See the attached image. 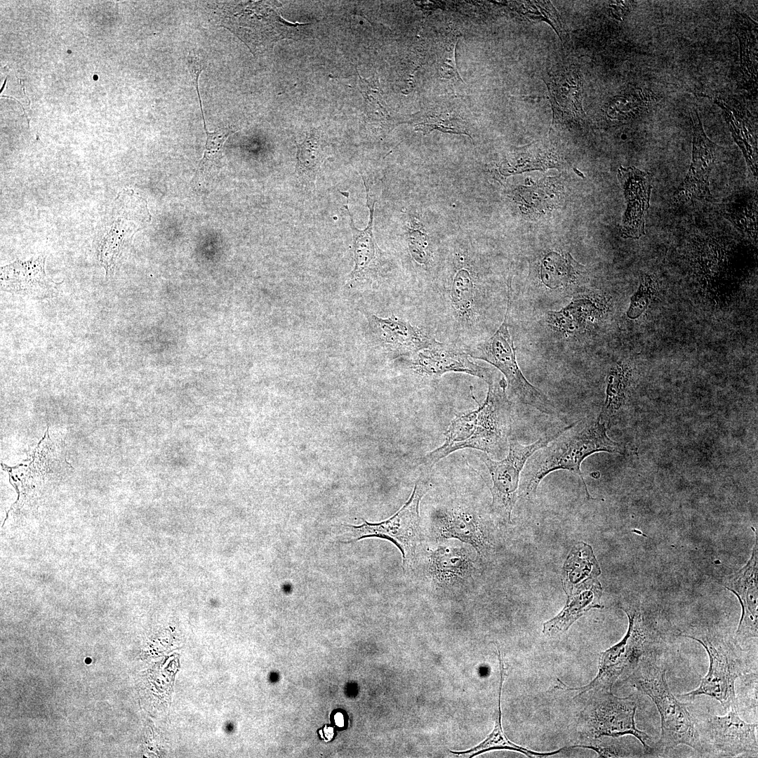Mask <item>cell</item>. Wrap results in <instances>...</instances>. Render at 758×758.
<instances>
[{
    "instance_id": "1",
    "label": "cell",
    "mask_w": 758,
    "mask_h": 758,
    "mask_svg": "<svg viewBox=\"0 0 758 758\" xmlns=\"http://www.w3.org/2000/svg\"><path fill=\"white\" fill-rule=\"evenodd\" d=\"M488 384L486 399L477 409L454 418L444 433L442 445L416 460V466L432 467L456 451L474 448L496 458L504 456L512 430L511 403L505 378Z\"/></svg>"
},
{
    "instance_id": "2",
    "label": "cell",
    "mask_w": 758,
    "mask_h": 758,
    "mask_svg": "<svg viewBox=\"0 0 758 758\" xmlns=\"http://www.w3.org/2000/svg\"><path fill=\"white\" fill-rule=\"evenodd\" d=\"M606 430V425L598 418H585L573 423L569 429L528 458L523 470L520 496L533 499L539 484L547 474L565 470L580 477L587 498H592L580 470L582 463L597 452L621 453L620 445L608 437Z\"/></svg>"
},
{
    "instance_id": "3",
    "label": "cell",
    "mask_w": 758,
    "mask_h": 758,
    "mask_svg": "<svg viewBox=\"0 0 758 758\" xmlns=\"http://www.w3.org/2000/svg\"><path fill=\"white\" fill-rule=\"evenodd\" d=\"M633 686L649 696L661 718V733L653 754H663L679 745H687L703 756L695 717L686 704L672 693L666 678V668L656 651L644 656L631 676Z\"/></svg>"
},
{
    "instance_id": "4",
    "label": "cell",
    "mask_w": 758,
    "mask_h": 758,
    "mask_svg": "<svg viewBox=\"0 0 758 758\" xmlns=\"http://www.w3.org/2000/svg\"><path fill=\"white\" fill-rule=\"evenodd\" d=\"M629 619L627 631L617 644L600 655L598 672L587 685L571 688L559 679V689L567 691H611L615 682L623 674L633 671L646 655L656 651V635L636 608L622 607Z\"/></svg>"
},
{
    "instance_id": "5",
    "label": "cell",
    "mask_w": 758,
    "mask_h": 758,
    "mask_svg": "<svg viewBox=\"0 0 758 758\" xmlns=\"http://www.w3.org/2000/svg\"><path fill=\"white\" fill-rule=\"evenodd\" d=\"M700 643L709 657V669L694 690L679 694L681 698L693 700L698 696L705 695L718 700L729 711L738 708L735 684L740 677L747 672L743 652L736 644V640H728L714 635L682 634Z\"/></svg>"
},
{
    "instance_id": "6",
    "label": "cell",
    "mask_w": 758,
    "mask_h": 758,
    "mask_svg": "<svg viewBox=\"0 0 758 758\" xmlns=\"http://www.w3.org/2000/svg\"><path fill=\"white\" fill-rule=\"evenodd\" d=\"M510 305V286L504 320L495 333L479 343L467 354L493 365L505 376L510 395L519 402L530 406L541 413L557 415V410L550 399L524 377L516 359V348L508 328Z\"/></svg>"
},
{
    "instance_id": "7",
    "label": "cell",
    "mask_w": 758,
    "mask_h": 758,
    "mask_svg": "<svg viewBox=\"0 0 758 758\" xmlns=\"http://www.w3.org/2000/svg\"><path fill=\"white\" fill-rule=\"evenodd\" d=\"M573 425V423L560 429H552L528 445H521L516 439H510L508 453L501 460H493L484 452L479 453L492 481L490 487L491 510L500 520L511 523L512 512L518 496L520 475L528 458Z\"/></svg>"
},
{
    "instance_id": "8",
    "label": "cell",
    "mask_w": 758,
    "mask_h": 758,
    "mask_svg": "<svg viewBox=\"0 0 758 758\" xmlns=\"http://www.w3.org/2000/svg\"><path fill=\"white\" fill-rule=\"evenodd\" d=\"M430 487L426 478H420L415 483L408 500L391 517L379 523L364 520L361 525L349 526L353 536L350 541L373 537L389 540L400 550L404 570L411 567L420 543V502Z\"/></svg>"
},
{
    "instance_id": "9",
    "label": "cell",
    "mask_w": 758,
    "mask_h": 758,
    "mask_svg": "<svg viewBox=\"0 0 758 758\" xmlns=\"http://www.w3.org/2000/svg\"><path fill=\"white\" fill-rule=\"evenodd\" d=\"M738 710H730L724 716L703 714L695 717L703 756L757 757V724L743 721Z\"/></svg>"
},
{
    "instance_id": "10",
    "label": "cell",
    "mask_w": 758,
    "mask_h": 758,
    "mask_svg": "<svg viewBox=\"0 0 758 758\" xmlns=\"http://www.w3.org/2000/svg\"><path fill=\"white\" fill-rule=\"evenodd\" d=\"M594 693L597 696L587 710V736L594 739L632 735L639 740L645 754H653V747L647 743L651 741V738L636 726L637 696L618 697L611 691Z\"/></svg>"
},
{
    "instance_id": "11",
    "label": "cell",
    "mask_w": 758,
    "mask_h": 758,
    "mask_svg": "<svg viewBox=\"0 0 758 758\" xmlns=\"http://www.w3.org/2000/svg\"><path fill=\"white\" fill-rule=\"evenodd\" d=\"M691 114L693 131L692 161L683 182L674 193L676 203L710 197L709 177L719 149L705 133L697 110H692Z\"/></svg>"
},
{
    "instance_id": "12",
    "label": "cell",
    "mask_w": 758,
    "mask_h": 758,
    "mask_svg": "<svg viewBox=\"0 0 758 758\" xmlns=\"http://www.w3.org/2000/svg\"><path fill=\"white\" fill-rule=\"evenodd\" d=\"M433 523L437 540L458 539L472 546L480 556L491 548L481 518L470 505L458 502L442 507L434 512Z\"/></svg>"
},
{
    "instance_id": "13",
    "label": "cell",
    "mask_w": 758,
    "mask_h": 758,
    "mask_svg": "<svg viewBox=\"0 0 758 758\" xmlns=\"http://www.w3.org/2000/svg\"><path fill=\"white\" fill-rule=\"evenodd\" d=\"M407 357L409 358V368L422 376L438 378L446 373L458 372L478 377L486 383L496 378L495 372L473 362L467 352L442 343L420 350Z\"/></svg>"
},
{
    "instance_id": "14",
    "label": "cell",
    "mask_w": 758,
    "mask_h": 758,
    "mask_svg": "<svg viewBox=\"0 0 758 758\" xmlns=\"http://www.w3.org/2000/svg\"><path fill=\"white\" fill-rule=\"evenodd\" d=\"M368 320L375 340L393 357H408L440 343L421 328L394 314L387 318L369 314Z\"/></svg>"
},
{
    "instance_id": "15",
    "label": "cell",
    "mask_w": 758,
    "mask_h": 758,
    "mask_svg": "<svg viewBox=\"0 0 758 758\" xmlns=\"http://www.w3.org/2000/svg\"><path fill=\"white\" fill-rule=\"evenodd\" d=\"M361 176L366 188V206L369 211L368 221L365 229L359 230L355 227L348 207V192H340L347 200L344 207L350 216V226L352 234L354 267L349 275L350 285L369 280L377 273L381 264V251L373 234V215L376 200L372 195L364 175L361 174Z\"/></svg>"
},
{
    "instance_id": "16",
    "label": "cell",
    "mask_w": 758,
    "mask_h": 758,
    "mask_svg": "<svg viewBox=\"0 0 758 758\" xmlns=\"http://www.w3.org/2000/svg\"><path fill=\"white\" fill-rule=\"evenodd\" d=\"M553 111V124L578 122L585 116L583 77L578 69L566 67L548 73L544 79Z\"/></svg>"
},
{
    "instance_id": "17",
    "label": "cell",
    "mask_w": 758,
    "mask_h": 758,
    "mask_svg": "<svg viewBox=\"0 0 758 758\" xmlns=\"http://www.w3.org/2000/svg\"><path fill=\"white\" fill-rule=\"evenodd\" d=\"M618 179L627 201L621 234L624 238L638 239L645 234V218L653 188L651 178L634 167H620Z\"/></svg>"
},
{
    "instance_id": "18",
    "label": "cell",
    "mask_w": 758,
    "mask_h": 758,
    "mask_svg": "<svg viewBox=\"0 0 758 758\" xmlns=\"http://www.w3.org/2000/svg\"><path fill=\"white\" fill-rule=\"evenodd\" d=\"M475 560L465 547L441 545L429 555L427 573L437 587L459 586L476 571Z\"/></svg>"
},
{
    "instance_id": "19",
    "label": "cell",
    "mask_w": 758,
    "mask_h": 758,
    "mask_svg": "<svg viewBox=\"0 0 758 758\" xmlns=\"http://www.w3.org/2000/svg\"><path fill=\"white\" fill-rule=\"evenodd\" d=\"M45 258L16 260L1 270V287L10 293L40 298L53 295L55 283L45 272Z\"/></svg>"
},
{
    "instance_id": "20",
    "label": "cell",
    "mask_w": 758,
    "mask_h": 758,
    "mask_svg": "<svg viewBox=\"0 0 758 758\" xmlns=\"http://www.w3.org/2000/svg\"><path fill=\"white\" fill-rule=\"evenodd\" d=\"M477 277L472 267L459 260L453 274L446 283L444 295L454 320L463 327L472 326L477 318L478 307Z\"/></svg>"
},
{
    "instance_id": "21",
    "label": "cell",
    "mask_w": 758,
    "mask_h": 758,
    "mask_svg": "<svg viewBox=\"0 0 758 758\" xmlns=\"http://www.w3.org/2000/svg\"><path fill=\"white\" fill-rule=\"evenodd\" d=\"M600 568L591 547L583 542L572 549L564 566L563 583L567 595L599 584Z\"/></svg>"
},
{
    "instance_id": "22",
    "label": "cell",
    "mask_w": 758,
    "mask_h": 758,
    "mask_svg": "<svg viewBox=\"0 0 758 758\" xmlns=\"http://www.w3.org/2000/svg\"><path fill=\"white\" fill-rule=\"evenodd\" d=\"M600 584L568 595L566 603L555 617L543 624V632L547 636H556L566 630L582 616L593 608H601Z\"/></svg>"
},
{
    "instance_id": "23",
    "label": "cell",
    "mask_w": 758,
    "mask_h": 758,
    "mask_svg": "<svg viewBox=\"0 0 758 758\" xmlns=\"http://www.w3.org/2000/svg\"><path fill=\"white\" fill-rule=\"evenodd\" d=\"M498 656L499 664H500V679L499 692H498V714H497V717H496V722H495V726H494L493 730L492 731V732L488 735V736L483 742H481V743H479L478 745L475 746L474 747L471 748V749H470L468 750H466V751H462V752L451 751V752L453 753V754H460H460H470V757H474L475 755H477V754H481L483 752H485L486 751H489V750H514V751H517V752H519L520 753H522V754H525L526 757H530V758H534V757L542 758V757H549L550 755H554L556 754H558L563 749H565L566 747H562V748H561V749H559L558 750H555L554 752H534V751L528 750V749H527V748H526L524 747L512 743V741H510L507 738V737L505 734V733H504V731L503 730V726H502V723H501V692H502V686H503V678H504V666H503V659H502V656H501V653H500V651H498Z\"/></svg>"
},
{
    "instance_id": "24",
    "label": "cell",
    "mask_w": 758,
    "mask_h": 758,
    "mask_svg": "<svg viewBox=\"0 0 758 758\" xmlns=\"http://www.w3.org/2000/svg\"><path fill=\"white\" fill-rule=\"evenodd\" d=\"M583 272L584 267L569 253L561 255L550 252L542 260L540 274L542 282L554 289L574 283Z\"/></svg>"
},
{
    "instance_id": "25",
    "label": "cell",
    "mask_w": 758,
    "mask_h": 758,
    "mask_svg": "<svg viewBox=\"0 0 758 758\" xmlns=\"http://www.w3.org/2000/svg\"><path fill=\"white\" fill-rule=\"evenodd\" d=\"M631 377V368L625 363L618 362L613 366L607 375L606 401L598 419L600 422L611 421L624 404Z\"/></svg>"
},
{
    "instance_id": "26",
    "label": "cell",
    "mask_w": 758,
    "mask_h": 758,
    "mask_svg": "<svg viewBox=\"0 0 758 758\" xmlns=\"http://www.w3.org/2000/svg\"><path fill=\"white\" fill-rule=\"evenodd\" d=\"M296 147L295 173L299 178L314 184L325 158L319 131L314 128L307 132L304 141L296 144Z\"/></svg>"
},
{
    "instance_id": "27",
    "label": "cell",
    "mask_w": 758,
    "mask_h": 758,
    "mask_svg": "<svg viewBox=\"0 0 758 758\" xmlns=\"http://www.w3.org/2000/svg\"><path fill=\"white\" fill-rule=\"evenodd\" d=\"M359 89L364 97L365 112L372 121L382 126L394 125V119L385 102L378 80L375 77L369 79H363L358 73Z\"/></svg>"
},
{
    "instance_id": "28",
    "label": "cell",
    "mask_w": 758,
    "mask_h": 758,
    "mask_svg": "<svg viewBox=\"0 0 758 758\" xmlns=\"http://www.w3.org/2000/svg\"><path fill=\"white\" fill-rule=\"evenodd\" d=\"M415 130L427 135L433 131L459 135L470 138L467 124L457 114L448 112H430L413 121Z\"/></svg>"
},
{
    "instance_id": "29",
    "label": "cell",
    "mask_w": 758,
    "mask_h": 758,
    "mask_svg": "<svg viewBox=\"0 0 758 758\" xmlns=\"http://www.w3.org/2000/svg\"><path fill=\"white\" fill-rule=\"evenodd\" d=\"M406 239L414 261L424 267L430 266L433 261L432 244L425 226L418 217L409 218Z\"/></svg>"
},
{
    "instance_id": "30",
    "label": "cell",
    "mask_w": 758,
    "mask_h": 758,
    "mask_svg": "<svg viewBox=\"0 0 758 758\" xmlns=\"http://www.w3.org/2000/svg\"><path fill=\"white\" fill-rule=\"evenodd\" d=\"M200 107L207 138L204 157L201 159L197 171V175H199V181L206 176L208 168L211 166L214 161L220 157L225 142L233 133V131L230 128H220L214 132L208 131L206 128L205 119L201 105H200Z\"/></svg>"
},
{
    "instance_id": "31",
    "label": "cell",
    "mask_w": 758,
    "mask_h": 758,
    "mask_svg": "<svg viewBox=\"0 0 758 758\" xmlns=\"http://www.w3.org/2000/svg\"><path fill=\"white\" fill-rule=\"evenodd\" d=\"M659 290L657 279L653 274L641 276L637 291L632 295L627 316L631 319L638 318L654 300Z\"/></svg>"
},
{
    "instance_id": "32",
    "label": "cell",
    "mask_w": 758,
    "mask_h": 758,
    "mask_svg": "<svg viewBox=\"0 0 758 758\" xmlns=\"http://www.w3.org/2000/svg\"><path fill=\"white\" fill-rule=\"evenodd\" d=\"M524 7V13L533 19L547 21L561 37L564 29L557 11L550 1H529Z\"/></svg>"
},
{
    "instance_id": "33",
    "label": "cell",
    "mask_w": 758,
    "mask_h": 758,
    "mask_svg": "<svg viewBox=\"0 0 758 758\" xmlns=\"http://www.w3.org/2000/svg\"><path fill=\"white\" fill-rule=\"evenodd\" d=\"M458 38L453 39V42L448 46L437 60L438 72L444 79H453L463 82L456 66V48Z\"/></svg>"
},
{
    "instance_id": "34",
    "label": "cell",
    "mask_w": 758,
    "mask_h": 758,
    "mask_svg": "<svg viewBox=\"0 0 758 758\" xmlns=\"http://www.w3.org/2000/svg\"><path fill=\"white\" fill-rule=\"evenodd\" d=\"M580 747L596 751L599 757H624L630 756V753L626 752L625 750H622L617 742L604 741L600 738H594V740L590 744L573 745L569 748Z\"/></svg>"
},
{
    "instance_id": "35",
    "label": "cell",
    "mask_w": 758,
    "mask_h": 758,
    "mask_svg": "<svg viewBox=\"0 0 758 758\" xmlns=\"http://www.w3.org/2000/svg\"><path fill=\"white\" fill-rule=\"evenodd\" d=\"M334 719L338 726L343 727L344 726V719L341 713H336L334 716Z\"/></svg>"
},
{
    "instance_id": "36",
    "label": "cell",
    "mask_w": 758,
    "mask_h": 758,
    "mask_svg": "<svg viewBox=\"0 0 758 758\" xmlns=\"http://www.w3.org/2000/svg\"><path fill=\"white\" fill-rule=\"evenodd\" d=\"M324 731H325V732L326 733V737H327V738H328V739H331V738H332V736H333V729H332V728H331V729H327V728L326 727V728L324 729Z\"/></svg>"
},
{
    "instance_id": "37",
    "label": "cell",
    "mask_w": 758,
    "mask_h": 758,
    "mask_svg": "<svg viewBox=\"0 0 758 758\" xmlns=\"http://www.w3.org/2000/svg\"><path fill=\"white\" fill-rule=\"evenodd\" d=\"M18 80H19V81H20V85H21V86H22V88L23 92H24V94H25V95L26 96V98H27V100H28V102H29L28 105H29V107L30 108V103H31V102H30V100H29V98H28V96H27V94H26V92H25V86H24V85H23V81H22V79H18Z\"/></svg>"
},
{
    "instance_id": "38",
    "label": "cell",
    "mask_w": 758,
    "mask_h": 758,
    "mask_svg": "<svg viewBox=\"0 0 758 758\" xmlns=\"http://www.w3.org/2000/svg\"><path fill=\"white\" fill-rule=\"evenodd\" d=\"M6 81H7V77L4 80V84H3V85H2L1 88L0 93H1L2 90H4V88L5 87V85H6Z\"/></svg>"
}]
</instances>
